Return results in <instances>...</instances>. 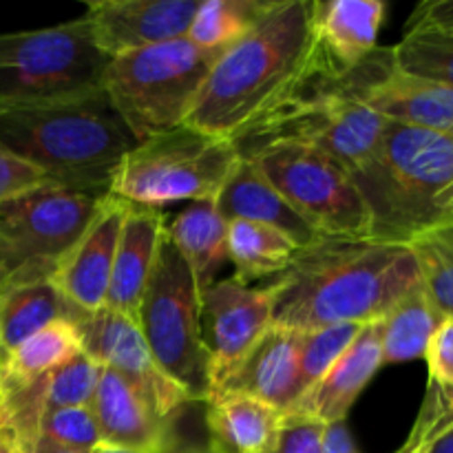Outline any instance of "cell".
Listing matches in <instances>:
<instances>
[{"instance_id":"obj_4","label":"cell","mask_w":453,"mask_h":453,"mask_svg":"<svg viewBox=\"0 0 453 453\" xmlns=\"http://www.w3.org/2000/svg\"><path fill=\"white\" fill-rule=\"evenodd\" d=\"M0 144L49 181L109 195L124 155L137 144L104 93L87 100L0 111Z\"/></svg>"},{"instance_id":"obj_2","label":"cell","mask_w":453,"mask_h":453,"mask_svg":"<svg viewBox=\"0 0 453 453\" xmlns=\"http://www.w3.org/2000/svg\"><path fill=\"white\" fill-rule=\"evenodd\" d=\"M310 4L273 0L246 35L217 56L186 124L224 140H242L308 75Z\"/></svg>"},{"instance_id":"obj_9","label":"cell","mask_w":453,"mask_h":453,"mask_svg":"<svg viewBox=\"0 0 453 453\" xmlns=\"http://www.w3.org/2000/svg\"><path fill=\"white\" fill-rule=\"evenodd\" d=\"M137 327L159 370L184 389L190 403H206L211 374L202 336V292L166 230L142 295Z\"/></svg>"},{"instance_id":"obj_37","label":"cell","mask_w":453,"mask_h":453,"mask_svg":"<svg viewBox=\"0 0 453 453\" xmlns=\"http://www.w3.org/2000/svg\"><path fill=\"white\" fill-rule=\"evenodd\" d=\"M429 367V383L453 394V321H445L425 352Z\"/></svg>"},{"instance_id":"obj_7","label":"cell","mask_w":453,"mask_h":453,"mask_svg":"<svg viewBox=\"0 0 453 453\" xmlns=\"http://www.w3.org/2000/svg\"><path fill=\"white\" fill-rule=\"evenodd\" d=\"M385 124L339 82L305 78L234 144L242 155L274 144L308 146L352 173L374 153Z\"/></svg>"},{"instance_id":"obj_42","label":"cell","mask_w":453,"mask_h":453,"mask_svg":"<svg viewBox=\"0 0 453 453\" xmlns=\"http://www.w3.org/2000/svg\"><path fill=\"white\" fill-rule=\"evenodd\" d=\"M93 453H140V451H128V449H118V447H106L100 445Z\"/></svg>"},{"instance_id":"obj_14","label":"cell","mask_w":453,"mask_h":453,"mask_svg":"<svg viewBox=\"0 0 453 453\" xmlns=\"http://www.w3.org/2000/svg\"><path fill=\"white\" fill-rule=\"evenodd\" d=\"M268 327H273V301L265 288H250L230 277L203 290L202 336L211 392L228 379Z\"/></svg>"},{"instance_id":"obj_38","label":"cell","mask_w":453,"mask_h":453,"mask_svg":"<svg viewBox=\"0 0 453 453\" xmlns=\"http://www.w3.org/2000/svg\"><path fill=\"white\" fill-rule=\"evenodd\" d=\"M321 453H361L358 451L357 442H354L352 432H349V427L345 425V420L326 425Z\"/></svg>"},{"instance_id":"obj_30","label":"cell","mask_w":453,"mask_h":453,"mask_svg":"<svg viewBox=\"0 0 453 453\" xmlns=\"http://www.w3.org/2000/svg\"><path fill=\"white\" fill-rule=\"evenodd\" d=\"M268 0H199L186 38L206 51H224L257 25Z\"/></svg>"},{"instance_id":"obj_15","label":"cell","mask_w":453,"mask_h":453,"mask_svg":"<svg viewBox=\"0 0 453 453\" xmlns=\"http://www.w3.org/2000/svg\"><path fill=\"white\" fill-rule=\"evenodd\" d=\"M385 4L380 0H312L305 78L341 82L376 49Z\"/></svg>"},{"instance_id":"obj_25","label":"cell","mask_w":453,"mask_h":453,"mask_svg":"<svg viewBox=\"0 0 453 453\" xmlns=\"http://www.w3.org/2000/svg\"><path fill=\"white\" fill-rule=\"evenodd\" d=\"M75 310L51 281L0 288V363L42 327L71 321Z\"/></svg>"},{"instance_id":"obj_41","label":"cell","mask_w":453,"mask_h":453,"mask_svg":"<svg viewBox=\"0 0 453 453\" xmlns=\"http://www.w3.org/2000/svg\"><path fill=\"white\" fill-rule=\"evenodd\" d=\"M0 453H27L9 434L0 432Z\"/></svg>"},{"instance_id":"obj_26","label":"cell","mask_w":453,"mask_h":453,"mask_svg":"<svg viewBox=\"0 0 453 453\" xmlns=\"http://www.w3.org/2000/svg\"><path fill=\"white\" fill-rule=\"evenodd\" d=\"M226 228L228 224L217 211L215 199L193 202L166 226L168 237L193 270V277L202 295L206 288L215 283L217 273L228 259L226 257Z\"/></svg>"},{"instance_id":"obj_35","label":"cell","mask_w":453,"mask_h":453,"mask_svg":"<svg viewBox=\"0 0 453 453\" xmlns=\"http://www.w3.org/2000/svg\"><path fill=\"white\" fill-rule=\"evenodd\" d=\"M326 425L299 414H286L277 442L265 453H321Z\"/></svg>"},{"instance_id":"obj_23","label":"cell","mask_w":453,"mask_h":453,"mask_svg":"<svg viewBox=\"0 0 453 453\" xmlns=\"http://www.w3.org/2000/svg\"><path fill=\"white\" fill-rule=\"evenodd\" d=\"M392 56L405 73L453 87V0L418 4Z\"/></svg>"},{"instance_id":"obj_43","label":"cell","mask_w":453,"mask_h":453,"mask_svg":"<svg viewBox=\"0 0 453 453\" xmlns=\"http://www.w3.org/2000/svg\"><path fill=\"white\" fill-rule=\"evenodd\" d=\"M175 453H217L212 451L211 447H188V449H181V451H175Z\"/></svg>"},{"instance_id":"obj_8","label":"cell","mask_w":453,"mask_h":453,"mask_svg":"<svg viewBox=\"0 0 453 453\" xmlns=\"http://www.w3.org/2000/svg\"><path fill=\"white\" fill-rule=\"evenodd\" d=\"M239 159L233 140L181 124L137 142L119 162L109 193L153 208L181 199H217Z\"/></svg>"},{"instance_id":"obj_10","label":"cell","mask_w":453,"mask_h":453,"mask_svg":"<svg viewBox=\"0 0 453 453\" xmlns=\"http://www.w3.org/2000/svg\"><path fill=\"white\" fill-rule=\"evenodd\" d=\"M104 197L47 181L0 202V288L51 281Z\"/></svg>"},{"instance_id":"obj_28","label":"cell","mask_w":453,"mask_h":453,"mask_svg":"<svg viewBox=\"0 0 453 453\" xmlns=\"http://www.w3.org/2000/svg\"><path fill=\"white\" fill-rule=\"evenodd\" d=\"M299 248L268 226L234 219L226 228V257L234 265V279L250 283L255 279L277 277L290 265Z\"/></svg>"},{"instance_id":"obj_12","label":"cell","mask_w":453,"mask_h":453,"mask_svg":"<svg viewBox=\"0 0 453 453\" xmlns=\"http://www.w3.org/2000/svg\"><path fill=\"white\" fill-rule=\"evenodd\" d=\"M339 84L385 122L453 133V87L401 71L392 47H376Z\"/></svg>"},{"instance_id":"obj_6","label":"cell","mask_w":453,"mask_h":453,"mask_svg":"<svg viewBox=\"0 0 453 453\" xmlns=\"http://www.w3.org/2000/svg\"><path fill=\"white\" fill-rule=\"evenodd\" d=\"M106 62L84 16L44 29L0 34V111L97 96Z\"/></svg>"},{"instance_id":"obj_19","label":"cell","mask_w":453,"mask_h":453,"mask_svg":"<svg viewBox=\"0 0 453 453\" xmlns=\"http://www.w3.org/2000/svg\"><path fill=\"white\" fill-rule=\"evenodd\" d=\"M301 332L268 327L255 348L211 396H250L288 414L303 396L299 376Z\"/></svg>"},{"instance_id":"obj_17","label":"cell","mask_w":453,"mask_h":453,"mask_svg":"<svg viewBox=\"0 0 453 453\" xmlns=\"http://www.w3.org/2000/svg\"><path fill=\"white\" fill-rule=\"evenodd\" d=\"M127 208L128 202L111 193L106 195L88 228L66 252L51 277L60 295L82 312H97L104 308Z\"/></svg>"},{"instance_id":"obj_24","label":"cell","mask_w":453,"mask_h":453,"mask_svg":"<svg viewBox=\"0 0 453 453\" xmlns=\"http://www.w3.org/2000/svg\"><path fill=\"white\" fill-rule=\"evenodd\" d=\"M286 414L250 396H212L206 401L211 447L217 453H265L274 447Z\"/></svg>"},{"instance_id":"obj_34","label":"cell","mask_w":453,"mask_h":453,"mask_svg":"<svg viewBox=\"0 0 453 453\" xmlns=\"http://www.w3.org/2000/svg\"><path fill=\"white\" fill-rule=\"evenodd\" d=\"M40 438L80 453H93L102 445L100 429L91 407H60L44 411Z\"/></svg>"},{"instance_id":"obj_29","label":"cell","mask_w":453,"mask_h":453,"mask_svg":"<svg viewBox=\"0 0 453 453\" xmlns=\"http://www.w3.org/2000/svg\"><path fill=\"white\" fill-rule=\"evenodd\" d=\"M80 352L82 341L78 327L66 319H60L18 345L0 363V374L9 379H40L51 374Z\"/></svg>"},{"instance_id":"obj_40","label":"cell","mask_w":453,"mask_h":453,"mask_svg":"<svg viewBox=\"0 0 453 453\" xmlns=\"http://www.w3.org/2000/svg\"><path fill=\"white\" fill-rule=\"evenodd\" d=\"M425 453H453V429L445 434V436L438 438L432 447Z\"/></svg>"},{"instance_id":"obj_18","label":"cell","mask_w":453,"mask_h":453,"mask_svg":"<svg viewBox=\"0 0 453 453\" xmlns=\"http://www.w3.org/2000/svg\"><path fill=\"white\" fill-rule=\"evenodd\" d=\"M91 411L102 445L140 453H173V420L118 372L102 367Z\"/></svg>"},{"instance_id":"obj_31","label":"cell","mask_w":453,"mask_h":453,"mask_svg":"<svg viewBox=\"0 0 453 453\" xmlns=\"http://www.w3.org/2000/svg\"><path fill=\"white\" fill-rule=\"evenodd\" d=\"M420 286L445 321H453V226L432 230L410 243Z\"/></svg>"},{"instance_id":"obj_27","label":"cell","mask_w":453,"mask_h":453,"mask_svg":"<svg viewBox=\"0 0 453 453\" xmlns=\"http://www.w3.org/2000/svg\"><path fill=\"white\" fill-rule=\"evenodd\" d=\"M442 323L445 319L434 308L423 286L414 288L380 319L383 365L425 358L429 341Z\"/></svg>"},{"instance_id":"obj_32","label":"cell","mask_w":453,"mask_h":453,"mask_svg":"<svg viewBox=\"0 0 453 453\" xmlns=\"http://www.w3.org/2000/svg\"><path fill=\"white\" fill-rule=\"evenodd\" d=\"M361 327L363 326H357V323H341V326H327L310 332H301L299 376L303 394L314 383H319L330 372V367L348 352V348L354 343Z\"/></svg>"},{"instance_id":"obj_16","label":"cell","mask_w":453,"mask_h":453,"mask_svg":"<svg viewBox=\"0 0 453 453\" xmlns=\"http://www.w3.org/2000/svg\"><path fill=\"white\" fill-rule=\"evenodd\" d=\"M199 0H97L84 20L102 56L118 58L186 38Z\"/></svg>"},{"instance_id":"obj_36","label":"cell","mask_w":453,"mask_h":453,"mask_svg":"<svg viewBox=\"0 0 453 453\" xmlns=\"http://www.w3.org/2000/svg\"><path fill=\"white\" fill-rule=\"evenodd\" d=\"M47 177L0 144V202L47 184Z\"/></svg>"},{"instance_id":"obj_3","label":"cell","mask_w":453,"mask_h":453,"mask_svg":"<svg viewBox=\"0 0 453 453\" xmlns=\"http://www.w3.org/2000/svg\"><path fill=\"white\" fill-rule=\"evenodd\" d=\"M349 177L370 215L372 242L410 246L453 226V133L388 122Z\"/></svg>"},{"instance_id":"obj_13","label":"cell","mask_w":453,"mask_h":453,"mask_svg":"<svg viewBox=\"0 0 453 453\" xmlns=\"http://www.w3.org/2000/svg\"><path fill=\"white\" fill-rule=\"evenodd\" d=\"M71 323L78 327L82 349L102 367L118 372L135 385L164 418L175 423L190 398L155 363L140 327L133 319L102 308L97 312L75 310Z\"/></svg>"},{"instance_id":"obj_21","label":"cell","mask_w":453,"mask_h":453,"mask_svg":"<svg viewBox=\"0 0 453 453\" xmlns=\"http://www.w3.org/2000/svg\"><path fill=\"white\" fill-rule=\"evenodd\" d=\"M164 230H166V215L162 208L128 203L127 217L119 230L104 308L124 314L137 323V310H140L142 295L149 283Z\"/></svg>"},{"instance_id":"obj_5","label":"cell","mask_w":453,"mask_h":453,"mask_svg":"<svg viewBox=\"0 0 453 453\" xmlns=\"http://www.w3.org/2000/svg\"><path fill=\"white\" fill-rule=\"evenodd\" d=\"M219 53L177 38L111 58L102 93L133 137L149 140L186 124Z\"/></svg>"},{"instance_id":"obj_20","label":"cell","mask_w":453,"mask_h":453,"mask_svg":"<svg viewBox=\"0 0 453 453\" xmlns=\"http://www.w3.org/2000/svg\"><path fill=\"white\" fill-rule=\"evenodd\" d=\"M380 367H383L380 321H374L361 327L348 352L296 401V405L288 414L308 416L323 425L345 420L357 398Z\"/></svg>"},{"instance_id":"obj_39","label":"cell","mask_w":453,"mask_h":453,"mask_svg":"<svg viewBox=\"0 0 453 453\" xmlns=\"http://www.w3.org/2000/svg\"><path fill=\"white\" fill-rule=\"evenodd\" d=\"M31 453H80V451L66 449V447L58 445V442L49 441V438H38V442H35L34 451Z\"/></svg>"},{"instance_id":"obj_22","label":"cell","mask_w":453,"mask_h":453,"mask_svg":"<svg viewBox=\"0 0 453 453\" xmlns=\"http://www.w3.org/2000/svg\"><path fill=\"white\" fill-rule=\"evenodd\" d=\"M215 203L226 224L243 219L268 226V228L286 234L296 248H308L310 243L321 239L301 219L299 212L279 195V190L261 175L259 168L246 157L239 159L233 175L217 195Z\"/></svg>"},{"instance_id":"obj_33","label":"cell","mask_w":453,"mask_h":453,"mask_svg":"<svg viewBox=\"0 0 453 453\" xmlns=\"http://www.w3.org/2000/svg\"><path fill=\"white\" fill-rule=\"evenodd\" d=\"M102 365L87 352L75 354L71 361L53 370L47 379V411L60 407H91L100 383Z\"/></svg>"},{"instance_id":"obj_1","label":"cell","mask_w":453,"mask_h":453,"mask_svg":"<svg viewBox=\"0 0 453 453\" xmlns=\"http://www.w3.org/2000/svg\"><path fill=\"white\" fill-rule=\"evenodd\" d=\"M420 286L410 246L367 237H321L299 248L265 290L273 326L295 332L380 321Z\"/></svg>"},{"instance_id":"obj_11","label":"cell","mask_w":453,"mask_h":453,"mask_svg":"<svg viewBox=\"0 0 453 453\" xmlns=\"http://www.w3.org/2000/svg\"><path fill=\"white\" fill-rule=\"evenodd\" d=\"M319 237H367L370 215L345 168L308 146L274 144L242 155Z\"/></svg>"}]
</instances>
